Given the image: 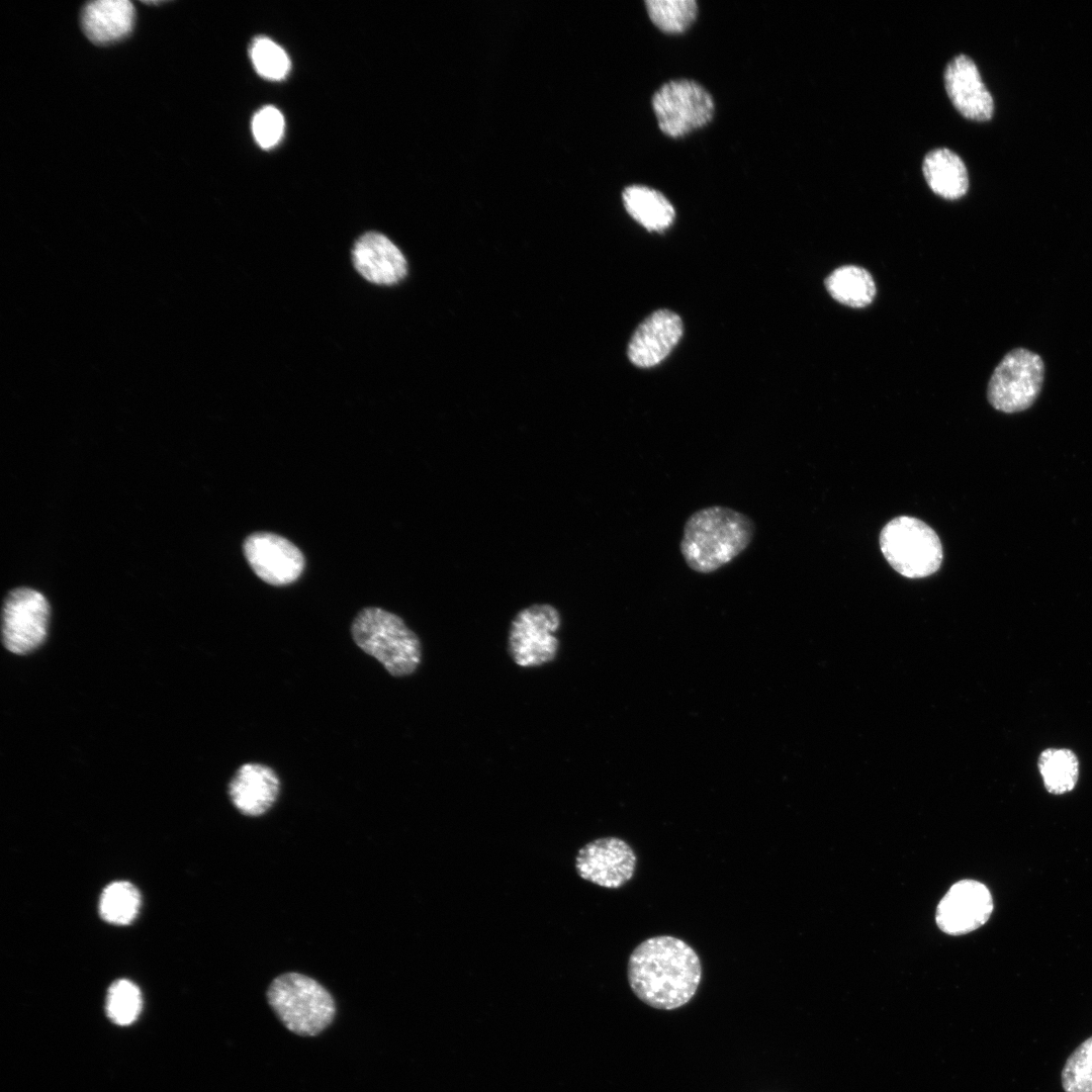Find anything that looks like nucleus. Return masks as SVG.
Instances as JSON below:
<instances>
[{
  "instance_id": "obj_1",
  "label": "nucleus",
  "mask_w": 1092,
  "mask_h": 1092,
  "mask_svg": "<svg viewBox=\"0 0 1092 1092\" xmlns=\"http://www.w3.org/2000/svg\"><path fill=\"white\" fill-rule=\"evenodd\" d=\"M627 978L635 996L646 1005L673 1010L689 1003L702 980V965L695 949L680 938L658 935L639 943L631 952Z\"/></svg>"
},
{
  "instance_id": "obj_2",
  "label": "nucleus",
  "mask_w": 1092,
  "mask_h": 1092,
  "mask_svg": "<svg viewBox=\"0 0 1092 1092\" xmlns=\"http://www.w3.org/2000/svg\"><path fill=\"white\" fill-rule=\"evenodd\" d=\"M754 533L753 521L743 513L723 506L707 507L686 521L679 549L689 568L709 574L738 557Z\"/></svg>"
},
{
  "instance_id": "obj_3",
  "label": "nucleus",
  "mask_w": 1092,
  "mask_h": 1092,
  "mask_svg": "<svg viewBox=\"0 0 1092 1092\" xmlns=\"http://www.w3.org/2000/svg\"><path fill=\"white\" fill-rule=\"evenodd\" d=\"M354 642L393 676L414 673L422 660L418 635L397 615L376 607L361 610L351 626Z\"/></svg>"
},
{
  "instance_id": "obj_4",
  "label": "nucleus",
  "mask_w": 1092,
  "mask_h": 1092,
  "mask_svg": "<svg viewBox=\"0 0 1092 1092\" xmlns=\"http://www.w3.org/2000/svg\"><path fill=\"white\" fill-rule=\"evenodd\" d=\"M267 1000L282 1024L301 1036L320 1034L336 1015L331 993L314 979L298 973L276 977L268 988Z\"/></svg>"
},
{
  "instance_id": "obj_5",
  "label": "nucleus",
  "mask_w": 1092,
  "mask_h": 1092,
  "mask_svg": "<svg viewBox=\"0 0 1092 1092\" xmlns=\"http://www.w3.org/2000/svg\"><path fill=\"white\" fill-rule=\"evenodd\" d=\"M880 546L889 564L909 578H921L938 570L942 546L935 531L908 516L890 521L880 534Z\"/></svg>"
},
{
  "instance_id": "obj_6",
  "label": "nucleus",
  "mask_w": 1092,
  "mask_h": 1092,
  "mask_svg": "<svg viewBox=\"0 0 1092 1092\" xmlns=\"http://www.w3.org/2000/svg\"><path fill=\"white\" fill-rule=\"evenodd\" d=\"M1044 378L1041 357L1025 348L1004 355L994 369L987 387L990 404L1013 414L1030 407L1040 393Z\"/></svg>"
},
{
  "instance_id": "obj_7",
  "label": "nucleus",
  "mask_w": 1092,
  "mask_h": 1092,
  "mask_svg": "<svg viewBox=\"0 0 1092 1092\" xmlns=\"http://www.w3.org/2000/svg\"><path fill=\"white\" fill-rule=\"evenodd\" d=\"M561 625L559 611L550 604L522 609L509 630V653L521 667H537L553 661L558 653L556 636Z\"/></svg>"
},
{
  "instance_id": "obj_8",
  "label": "nucleus",
  "mask_w": 1092,
  "mask_h": 1092,
  "mask_svg": "<svg viewBox=\"0 0 1092 1092\" xmlns=\"http://www.w3.org/2000/svg\"><path fill=\"white\" fill-rule=\"evenodd\" d=\"M652 108L660 130L668 136L680 138L710 122L715 104L701 84L677 79L664 83L654 93Z\"/></svg>"
},
{
  "instance_id": "obj_9",
  "label": "nucleus",
  "mask_w": 1092,
  "mask_h": 1092,
  "mask_svg": "<svg viewBox=\"0 0 1092 1092\" xmlns=\"http://www.w3.org/2000/svg\"><path fill=\"white\" fill-rule=\"evenodd\" d=\"M50 607L37 590L19 587L5 598L2 611V640L12 653L25 654L46 639Z\"/></svg>"
},
{
  "instance_id": "obj_10",
  "label": "nucleus",
  "mask_w": 1092,
  "mask_h": 1092,
  "mask_svg": "<svg viewBox=\"0 0 1092 1092\" xmlns=\"http://www.w3.org/2000/svg\"><path fill=\"white\" fill-rule=\"evenodd\" d=\"M636 863L637 856L625 840L608 836L580 847L574 866L581 879L607 889H619L632 879Z\"/></svg>"
},
{
  "instance_id": "obj_11",
  "label": "nucleus",
  "mask_w": 1092,
  "mask_h": 1092,
  "mask_svg": "<svg viewBox=\"0 0 1092 1092\" xmlns=\"http://www.w3.org/2000/svg\"><path fill=\"white\" fill-rule=\"evenodd\" d=\"M993 908L992 895L983 883L963 880L953 884L940 900L935 920L947 934H967L984 925Z\"/></svg>"
},
{
  "instance_id": "obj_12",
  "label": "nucleus",
  "mask_w": 1092,
  "mask_h": 1092,
  "mask_svg": "<svg viewBox=\"0 0 1092 1092\" xmlns=\"http://www.w3.org/2000/svg\"><path fill=\"white\" fill-rule=\"evenodd\" d=\"M243 549L257 576L273 585H286L295 581L304 567L301 551L277 534H251L246 538Z\"/></svg>"
},
{
  "instance_id": "obj_13",
  "label": "nucleus",
  "mask_w": 1092,
  "mask_h": 1092,
  "mask_svg": "<svg viewBox=\"0 0 1092 1092\" xmlns=\"http://www.w3.org/2000/svg\"><path fill=\"white\" fill-rule=\"evenodd\" d=\"M684 333L680 316L669 309L649 314L628 344L627 356L637 367L650 368L663 361L678 344Z\"/></svg>"
},
{
  "instance_id": "obj_14",
  "label": "nucleus",
  "mask_w": 1092,
  "mask_h": 1092,
  "mask_svg": "<svg viewBox=\"0 0 1092 1092\" xmlns=\"http://www.w3.org/2000/svg\"><path fill=\"white\" fill-rule=\"evenodd\" d=\"M944 85L951 103L964 117L976 121H986L992 117V95L971 58L959 55L947 64Z\"/></svg>"
},
{
  "instance_id": "obj_15",
  "label": "nucleus",
  "mask_w": 1092,
  "mask_h": 1092,
  "mask_svg": "<svg viewBox=\"0 0 1092 1092\" xmlns=\"http://www.w3.org/2000/svg\"><path fill=\"white\" fill-rule=\"evenodd\" d=\"M352 262L362 277L378 285L396 284L407 273V262L401 251L377 232L365 233L356 241Z\"/></svg>"
},
{
  "instance_id": "obj_16",
  "label": "nucleus",
  "mask_w": 1092,
  "mask_h": 1092,
  "mask_svg": "<svg viewBox=\"0 0 1092 1092\" xmlns=\"http://www.w3.org/2000/svg\"><path fill=\"white\" fill-rule=\"evenodd\" d=\"M280 790L277 774L262 763H245L229 784L234 806L246 816H260L275 803Z\"/></svg>"
},
{
  "instance_id": "obj_17",
  "label": "nucleus",
  "mask_w": 1092,
  "mask_h": 1092,
  "mask_svg": "<svg viewBox=\"0 0 1092 1092\" xmlns=\"http://www.w3.org/2000/svg\"><path fill=\"white\" fill-rule=\"evenodd\" d=\"M135 22V9L128 0H97L87 3L81 12L85 35L98 46L125 38Z\"/></svg>"
},
{
  "instance_id": "obj_18",
  "label": "nucleus",
  "mask_w": 1092,
  "mask_h": 1092,
  "mask_svg": "<svg viewBox=\"0 0 1092 1092\" xmlns=\"http://www.w3.org/2000/svg\"><path fill=\"white\" fill-rule=\"evenodd\" d=\"M922 170L930 189L945 199H959L968 191L965 163L948 149L930 151L923 160Z\"/></svg>"
},
{
  "instance_id": "obj_19",
  "label": "nucleus",
  "mask_w": 1092,
  "mask_h": 1092,
  "mask_svg": "<svg viewBox=\"0 0 1092 1092\" xmlns=\"http://www.w3.org/2000/svg\"><path fill=\"white\" fill-rule=\"evenodd\" d=\"M626 211L649 232L662 233L674 218L671 202L659 191L643 185H631L622 193Z\"/></svg>"
},
{
  "instance_id": "obj_20",
  "label": "nucleus",
  "mask_w": 1092,
  "mask_h": 1092,
  "mask_svg": "<svg viewBox=\"0 0 1092 1092\" xmlns=\"http://www.w3.org/2000/svg\"><path fill=\"white\" fill-rule=\"evenodd\" d=\"M824 284L833 299L850 307L871 304L877 291L871 273L855 265L836 268L826 277Z\"/></svg>"
},
{
  "instance_id": "obj_21",
  "label": "nucleus",
  "mask_w": 1092,
  "mask_h": 1092,
  "mask_svg": "<svg viewBox=\"0 0 1092 1092\" xmlns=\"http://www.w3.org/2000/svg\"><path fill=\"white\" fill-rule=\"evenodd\" d=\"M1046 791L1053 795L1071 792L1079 778V761L1068 748L1044 749L1037 761Z\"/></svg>"
},
{
  "instance_id": "obj_22",
  "label": "nucleus",
  "mask_w": 1092,
  "mask_h": 1092,
  "mask_svg": "<svg viewBox=\"0 0 1092 1092\" xmlns=\"http://www.w3.org/2000/svg\"><path fill=\"white\" fill-rule=\"evenodd\" d=\"M140 904L141 897L134 886L128 882H114L103 890L99 912L105 921L124 925L135 918Z\"/></svg>"
},
{
  "instance_id": "obj_23",
  "label": "nucleus",
  "mask_w": 1092,
  "mask_h": 1092,
  "mask_svg": "<svg viewBox=\"0 0 1092 1092\" xmlns=\"http://www.w3.org/2000/svg\"><path fill=\"white\" fill-rule=\"evenodd\" d=\"M645 6L651 21L667 33L684 32L698 13L695 0H647Z\"/></svg>"
},
{
  "instance_id": "obj_24",
  "label": "nucleus",
  "mask_w": 1092,
  "mask_h": 1092,
  "mask_svg": "<svg viewBox=\"0 0 1092 1092\" xmlns=\"http://www.w3.org/2000/svg\"><path fill=\"white\" fill-rule=\"evenodd\" d=\"M250 58L257 73L270 80H281L289 72L286 52L267 36H258L250 46Z\"/></svg>"
},
{
  "instance_id": "obj_25",
  "label": "nucleus",
  "mask_w": 1092,
  "mask_h": 1092,
  "mask_svg": "<svg viewBox=\"0 0 1092 1092\" xmlns=\"http://www.w3.org/2000/svg\"><path fill=\"white\" fill-rule=\"evenodd\" d=\"M1061 1081L1065 1092H1092V1036L1068 1057Z\"/></svg>"
},
{
  "instance_id": "obj_26",
  "label": "nucleus",
  "mask_w": 1092,
  "mask_h": 1092,
  "mask_svg": "<svg viewBox=\"0 0 1092 1092\" xmlns=\"http://www.w3.org/2000/svg\"><path fill=\"white\" fill-rule=\"evenodd\" d=\"M142 1008V996L139 988L127 980L114 982L106 999L109 1018L116 1024L127 1025L134 1021Z\"/></svg>"
},
{
  "instance_id": "obj_27",
  "label": "nucleus",
  "mask_w": 1092,
  "mask_h": 1092,
  "mask_svg": "<svg viewBox=\"0 0 1092 1092\" xmlns=\"http://www.w3.org/2000/svg\"><path fill=\"white\" fill-rule=\"evenodd\" d=\"M284 131V117L281 111L272 105L259 109L252 119V132L257 144L270 149L277 145Z\"/></svg>"
}]
</instances>
